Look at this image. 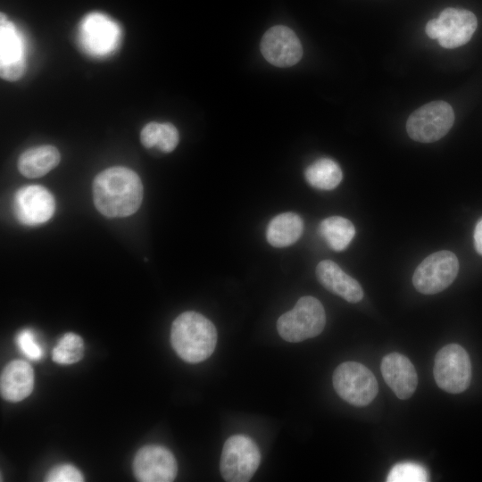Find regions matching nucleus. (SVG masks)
Wrapping results in <instances>:
<instances>
[{"label":"nucleus","mask_w":482,"mask_h":482,"mask_svg":"<svg viewBox=\"0 0 482 482\" xmlns=\"http://www.w3.org/2000/svg\"><path fill=\"white\" fill-rule=\"evenodd\" d=\"M453 122L452 106L444 101H434L422 105L409 116L406 130L415 141L432 143L445 136Z\"/></svg>","instance_id":"7"},{"label":"nucleus","mask_w":482,"mask_h":482,"mask_svg":"<svg viewBox=\"0 0 482 482\" xmlns=\"http://www.w3.org/2000/svg\"><path fill=\"white\" fill-rule=\"evenodd\" d=\"M326 324L321 303L313 296L301 297L294 308L283 313L277 321L279 336L288 342H301L320 334Z\"/></svg>","instance_id":"3"},{"label":"nucleus","mask_w":482,"mask_h":482,"mask_svg":"<svg viewBox=\"0 0 482 482\" xmlns=\"http://www.w3.org/2000/svg\"><path fill=\"white\" fill-rule=\"evenodd\" d=\"M263 57L278 67L297 63L303 55L301 42L295 32L286 26H274L265 32L261 41Z\"/></svg>","instance_id":"12"},{"label":"nucleus","mask_w":482,"mask_h":482,"mask_svg":"<svg viewBox=\"0 0 482 482\" xmlns=\"http://www.w3.org/2000/svg\"><path fill=\"white\" fill-rule=\"evenodd\" d=\"M61 160L58 149L50 145L24 151L18 160L19 171L27 178H38L55 168Z\"/></svg>","instance_id":"18"},{"label":"nucleus","mask_w":482,"mask_h":482,"mask_svg":"<svg viewBox=\"0 0 482 482\" xmlns=\"http://www.w3.org/2000/svg\"><path fill=\"white\" fill-rule=\"evenodd\" d=\"M428 473L425 467L414 462H402L395 465L386 478L387 482H426Z\"/></svg>","instance_id":"23"},{"label":"nucleus","mask_w":482,"mask_h":482,"mask_svg":"<svg viewBox=\"0 0 482 482\" xmlns=\"http://www.w3.org/2000/svg\"><path fill=\"white\" fill-rule=\"evenodd\" d=\"M134 474L142 482H170L177 476L178 466L172 453L161 445H145L136 454Z\"/></svg>","instance_id":"10"},{"label":"nucleus","mask_w":482,"mask_h":482,"mask_svg":"<svg viewBox=\"0 0 482 482\" xmlns=\"http://www.w3.org/2000/svg\"><path fill=\"white\" fill-rule=\"evenodd\" d=\"M13 209L21 223L35 226L46 222L52 218L55 210V202L46 188L30 185L17 190Z\"/></svg>","instance_id":"11"},{"label":"nucleus","mask_w":482,"mask_h":482,"mask_svg":"<svg viewBox=\"0 0 482 482\" xmlns=\"http://www.w3.org/2000/svg\"><path fill=\"white\" fill-rule=\"evenodd\" d=\"M161 130V123L152 121L145 125L140 133V141L146 148L157 145Z\"/></svg>","instance_id":"27"},{"label":"nucleus","mask_w":482,"mask_h":482,"mask_svg":"<svg viewBox=\"0 0 482 482\" xmlns=\"http://www.w3.org/2000/svg\"><path fill=\"white\" fill-rule=\"evenodd\" d=\"M17 346L21 352L30 360H39L43 357V349L37 344L34 333L30 329H23L16 337Z\"/></svg>","instance_id":"24"},{"label":"nucleus","mask_w":482,"mask_h":482,"mask_svg":"<svg viewBox=\"0 0 482 482\" xmlns=\"http://www.w3.org/2000/svg\"><path fill=\"white\" fill-rule=\"evenodd\" d=\"M459 270L456 255L447 250L436 252L426 257L416 268L412 283L417 291L434 295L448 287Z\"/></svg>","instance_id":"9"},{"label":"nucleus","mask_w":482,"mask_h":482,"mask_svg":"<svg viewBox=\"0 0 482 482\" xmlns=\"http://www.w3.org/2000/svg\"><path fill=\"white\" fill-rule=\"evenodd\" d=\"M0 73L2 79L15 81L25 72L24 48L15 25L1 13L0 19Z\"/></svg>","instance_id":"14"},{"label":"nucleus","mask_w":482,"mask_h":482,"mask_svg":"<svg viewBox=\"0 0 482 482\" xmlns=\"http://www.w3.org/2000/svg\"><path fill=\"white\" fill-rule=\"evenodd\" d=\"M83 480L80 471L70 464L54 467L46 477V481L48 482H80Z\"/></svg>","instance_id":"25"},{"label":"nucleus","mask_w":482,"mask_h":482,"mask_svg":"<svg viewBox=\"0 0 482 482\" xmlns=\"http://www.w3.org/2000/svg\"><path fill=\"white\" fill-rule=\"evenodd\" d=\"M473 237L476 251L482 255V218L475 227Z\"/></svg>","instance_id":"28"},{"label":"nucleus","mask_w":482,"mask_h":482,"mask_svg":"<svg viewBox=\"0 0 482 482\" xmlns=\"http://www.w3.org/2000/svg\"><path fill=\"white\" fill-rule=\"evenodd\" d=\"M333 386L343 400L359 407L370 404L378 390L373 373L355 362H345L336 368Z\"/></svg>","instance_id":"5"},{"label":"nucleus","mask_w":482,"mask_h":482,"mask_svg":"<svg viewBox=\"0 0 482 482\" xmlns=\"http://www.w3.org/2000/svg\"><path fill=\"white\" fill-rule=\"evenodd\" d=\"M33 386V369L24 361H12L1 373V395L7 401L19 402L25 399L32 392Z\"/></svg>","instance_id":"17"},{"label":"nucleus","mask_w":482,"mask_h":482,"mask_svg":"<svg viewBox=\"0 0 482 482\" xmlns=\"http://www.w3.org/2000/svg\"><path fill=\"white\" fill-rule=\"evenodd\" d=\"M260 461V450L252 438L244 435L231 436L222 448L220 474L229 482H246L254 475Z\"/></svg>","instance_id":"4"},{"label":"nucleus","mask_w":482,"mask_h":482,"mask_svg":"<svg viewBox=\"0 0 482 482\" xmlns=\"http://www.w3.org/2000/svg\"><path fill=\"white\" fill-rule=\"evenodd\" d=\"M84 353L82 338L74 333L65 334L54 347L53 361L59 364H72L79 362Z\"/></svg>","instance_id":"22"},{"label":"nucleus","mask_w":482,"mask_h":482,"mask_svg":"<svg viewBox=\"0 0 482 482\" xmlns=\"http://www.w3.org/2000/svg\"><path fill=\"white\" fill-rule=\"evenodd\" d=\"M303 230L302 218L295 212L275 216L268 224L266 238L274 247H287L295 243Z\"/></svg>","instance_id":"19"},{"label":"nucleus","mask_w":482,"mask_h":482,"mask_svg":"<svg viewBox=\"0 0 482 482\" xmlns=\"http://www.w3.org/2000/svg\"><path fill=\"white\" fill-rule=\"evenodd\" d=\"M304 177L314 188L332 190L340 184L343 173L337 162L329 158H320L306 168Z\"/></svg>","instance_id":"20"},{"label":"nucleus","mask_w":482,"mask_h":482,"mask_svg":"<svg viewBox=\"0 0 482 482\" xmlns=\"http://www.w3.org/2000/svg\"><path fill=\"white\" fill-rule=\"evenodd\" d=\"M477 26L478 21L473 12L450 7L427 23L426 33L430 38L437 39L441 46L451 49L469 42Z\"/></svg>","instance_id":"8"},{"label":"nucleus","mask_w":482,"mask_h":482,"mask_svg":"<svg viewBox=\"0 0 482 482\" xmlns=\"http://www.w3.org/2000/svg\"><path fill=\"white\" fill-rule=\"evenodd\" d=\"M434 378L436 385L451 394L465 391L471 380V363L466 350L457 344H449L436 354Z\"/></svg>","instance_id":"6"},{"label":"nucleus","mask_w":482,"mask_h":482,"mask_svg":"<svg viewBox=\"0 0 482 482\" xmlns=\"http://www.w3.org/2000/svg\"><path fill=\"white\" fill-rule=\"evenodd\" d=\"M116 22L100 12H91L81 21L79 34L85 49L93 54H105L112 51L120 37Z\"/></svg>","instance_id":"13"},{"label":"nucleus","mask_w":482,"mask_h":482,"mask_svg":"<svg viewBox=\"0 0 482 482\" xmlns=\"http://www.w3.org/2000/svg\"><path fill=\"white\" fill-rule=\"evenodd\" d=\"M170 342L183 361L197 363L212 354L217 344V330L201 313L185 312L171 325Z\"/></svg>","instance_id":"2"},{"label":"nucleus","mask_w":482,"mask_h":482,"mask_svg":"<svg viewBox=\"0 0 482 482\" xmlns=\"http://www.w3.org/2000/svg\"><path fill=\"white\" fill-rule=\"evenodd\" d=\"M316 276L327 290L349 303H358L363 297V290L359 282L333 261L320 262L316 267Z\"/></svg>","instance_id":"16"},{"label":"nucleus","mask_w":482,"mask_h":482,"mask_svg":"<svg viewBox=\"0 0 482 482\" xmlns=\"http://www.w3.org/2000/svg\"><path fill=\"white\" fill-rule=\"evenodd\" d=\"M179 139L178 129L173 124L170 122L161 123L160 136L156 145L161 151L164 153L173 151L179 143Z\"/></svg>","instance_id":"26"},{"label":"nucleus","mask_w":482,"mask_h":482,"mask_svg":"<svg viewBox=\"0 0 482 482\" xmlns=\"http://www.w3.org/2000/svg\"><path fill=\"white\" fill-rule=\"evenodd\" d=\"M96 208L110 218L135 213L143 199V185L132 170L116 166L101 171L93 182Z\"/></svg>","instance_id":"1"},{"label":"nucleus","mask_w":482,"mask_h":482,"mask_svg":"<svg viewBox=\"0 0 482 482\" xmlns=\"http://www.w3.org/2000/svg\"><path fill=\"white\" fill-rule=\"evenodd\" d=\"M319 233L334 251L345 250L355 235L353 224L340 216H331L323 220Z\"/></svg>","instance_id":"21"},{"label":"nucleus","mask_w":482,"mask_h":482,"mask_svg":"<svg viewBox=\"0 0 482 482\" xmlns=\"http://www.w3.org/2000/svg\"><path fill=\"white\" fill-rule=\"evenodd\" d=\"M380 370L384 380L399 399L405 400L413 395L418 385V375L406 356L399 353L385 355Z\"/></svg>","instance_id":"15"}]
</instances>
